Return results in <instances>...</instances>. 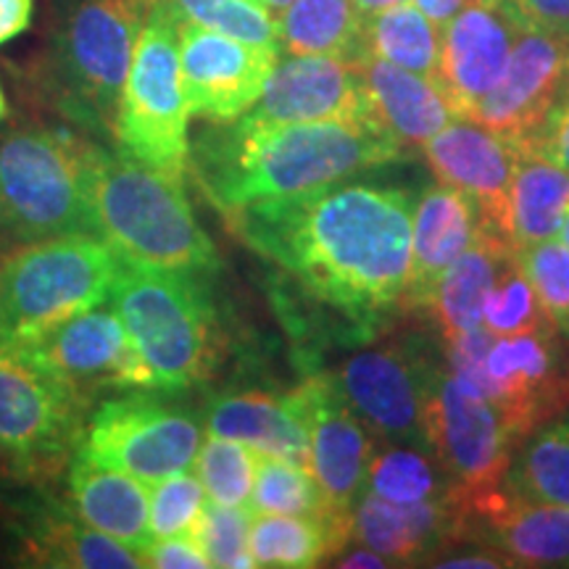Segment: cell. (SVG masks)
I'll return each mask as SVG.
<instances>
[{
	"label": "cell",
	"instance_id": "1",
	"mask_svg": "<svg viewBox=\"0 0 569 569\" xmlns=\"http://www.w3.org/2000/svg\"><path fill=\"white\" fill-rule=\"evenodd\" d=\"M415 201L403 188L343 180L227 219L315 301L353 322L359 336H372L407 303Z\"/></svg>",
	"mask_w": 569,
	"mask_h": 569
},
{
	"label": "cell",
	"instance_id": "2",
	"mask_svg": "<svg viewBox=\"0 0 569 569\" xmlns=\"http://www.w3.org/2000/svg\"><path fill=\"white\" fill-rule=\"evenodd\" d=\"M411 153L375 124L234 119L190 142V172L224 217L327 188Z\"/></svg>",
	"mask_w": 569,
	"mask_h": 569
},
{
	"label": "cell",
	"instance_id": "3",
	"mask_svg": "<svg viewBox=\"0 0 569 569\" xmlns=\"http://www.w3.org/2000/svg\"><path fill=\"white\" fill-rule=\"evenodd\" d=\"M92 230L127 264L209 274L217 248L198 222L182 180L119 148H96L90 177Z\"/></svg>",
	"mask_w": 569,
	"mask_h": 569
},
{
	"label": "cell",
	"instance_id": "4",
	"mask_svg": "<svg viewBox=\"0 0 569 569\" xmlns=\"http://www.w3.org/2000/svg\"><path fill=\"white\" fill-rule=\"evenodd\" d=\"M153 0H61L40 67L53 109L82 130L111 134L134 46Z\"/></svg>",
	"mask_w": 569,
	"mask_h": 569
},
{
	"label": "cell",
	"instance_id": "5",
	"mask_svg": "<svg viewBox=\"0 0 569 569\" xmlns=\"http://www.w3.org/2000/svg\"><path fill=\"white\" fill-rule=\"evenodd\" d=\"M111 306L138 348L151 390L196 388L222 365V327L196 274L122 261Z\"/></svg>",
	"mask_w": 569,
	"mask_h": 569
},
{
	"label": "cell",
	"instance_id": "6",
	"mask_svg": "<svg viewBox=\"0 0 569 569\" xmlns=\"http://www.w3.org/2000/svg\"><path fill=\"white\" fill-rule=\"evenodd\" d=\"M98 142L56 124L0 132V230L13 240L92 230L90 177Z\"/></svg>",
	"mask_w": 569,
	"mask_h": 569
},
{
	"label": "cell",
	"instance_id": "7",
	"mask_svg": "<svg viewBox=\"0 0 569 569\" xmlns=\"http://www.w3.org/2000/svg\"><path fill=\"white\" fill-rule=\"evenodd\" d=\"M119 256L101 234L67 232L32 240L0 264V309L11 346L111 301Z\"/></svg>",
	"mask_w": 569,
	"mask_h": 569
},
{
	"label": "cell",
	"instance_id": "8",
	"mask_svg": "<svg viewBox=\"0 0 569 569\" xmlns=\"http://www.w3.org/2000/svg\"><path fill=\"white\" fill-rule=\"evenodd\" d=\"M188 119L177 21L153 0L119 98L113 142L148 167L184 180L190 172Z\"/></svg>",
	"mask_w": 569,
	"mask_h": 569
},
{
	"label": "cell",
	"instance_id": "9",
	"mask_svg": "<svg viewBox=\"0 0 569 569\" xmlns=\"http://www.w3.org/2000/svg\"><path fill=\"white\" fill-rule=\"evenodd\" d=\"M88 396L21 346L0 351V467L48 478L69 467L88 422Z\"/></svg>",
	"mask_w": 569,
	"mask_h": 569
},
{
	"label": "cell",
	"instance_id": "10",
	"mask_svg": "<svg viewBox=\"0 0 569 569\" xmlns=\"http://www.w3.org/2000/svg\"><path fill=\"white\" fill-rule=\"evenodd\" d=\"M203 443L201 422L161 390H127L98 403L84 422L80 451L92 461L151 486L193 469Z\"/></svg>",
	"mask_w": 569,
	"mask_h": 569
},
{
	"label": "cell",
	"instance_id": "11",
	"mask_svg": "<svg viewBox=\"0 0 569 569\" xmlns=\"http://www.w3.org/2000/svg\"><path fill=\"white\" fill-rule=\"evenodd\" d=\"M440 375L443 367L422 340L409 338L353 353L336 372V382L377 443L430 451L425 419Z\"/></svg>",
	"mask_w": 569,
	"mask_h": 569
},
{
	"label": "cell",
	"instance_id": "12",
	"mask_svg": "<svg viewBox=\"0 0 569 569\" xmlns=\"http://www.w3.org/2000/svg\"><path fill=\"white\" fill-rule=\"evenodd\" d=\"M425 427L430 451L451 478L457 498L501 486L519 443L496 403L451 369L440 375Z\"/></svg>",
	"mask_w": 569,
	"mask_h": 569
},
{
	"label": "cell",
	"instance_id": "13",
	"mask_svg": "<svg viewBox=\"0 0 569 569\" xmlns=\"http://www.w3.org/2000/svg\"><path fill=\"white\" fill-rule=\"evenodd\" d=\"M461 380L496 403L517 443L569 409V367L557 332L496 336L482 367Z\"/></svg>",
	"mask_w": 569,
	"mask_h": 569
},
{
	"label": "cell",
	"instance_id": "14",
	"mask_svg": "<svg viewBox=\"0 0 569 569\" xmlns=\"http://www.w3.org/2000/svg\"><path fill=\"white\" fill-rule=\"evenodd\" d=\"M177 46L188 113L213 124L246 117L280 59L274 48L253 46L188 21H177Z\"/></svg>",
	"mask_w": 569,
	"mask_h": 569
},
{
	"label": "cell",
	"instance_id": "15",
	"mask_svg": "<svg viewBox=\"0 0 569 569\" xmlns=\"http://www.w3.org/2000/svg\"><path fill=\"white\" fill-rule=\"evenodd\" d=\"M309 436V469L338 515H353L367 490V475L377 451L369 427L340 393L336 375L317 372L293 390Z\"/></svg>",
	"mask_w": 569,
	"mask_h": 569
},
{
	"label": "cell",
	"instance_id": "16",
	"mask_svg": "<svg viewBox=\"0 0 569 569\" xmlns=\"http://www.w3.org/2000/svg\"><path fill=\"white\" fill-rule=\"evenodd\" d=\"M82 396L96 390H151V377L113 306H92L21 343Z\"/></svg>",
	"mask_w": 569,
	"mask_h": 569
},
{
	"label": "cell",
	"instance_id": "17",
	"mask_svg": "<svg viewBox=\"0 0 569 569\" xmlns=\"http://www.w3.org/2000/svg\"><path fill=\"white\" fill-rule=\"evenodd\" d=\"M243 119L264 124L359 122L375 124L361 61L280 53L267 88Z\"/></svg>",
	"mask_w": 569,
	"mask_h": 569
},
{
	"label": "cell",
	"instance_id": "18",
	"mask_svg": "<svg viewBox=\"0 0 569 569\" xmlns=\"http://www.w3.org/2000/svg\"><path fill=\"white\" fill-rule=\"evenodd\" d=\"M438 182L451 184L478 209L480 224L511 243V182L517 151L488 127L457 117L422 146Z\"/></svg>",
	"mask_w": 569,
	"mask_h": 569
},
{
	"label": "cell",
	"instance_id": "19",
	"mask_svg": "<svg viewBox=\"0 0 569 569\" xmlns=\"http://www.w3.org/2000/svg\"><path fill=\"white\" fill-rule=\"evenodd\" d=\"M519 32L501 0H467L440 27L438 84L457 117H467L501 82Z\"/></svg>",
	"mask_w": 569,
	"mask_h": 569
},
{
	"label": "cell",
	"instance_id": "20",
	"mask_svg": "<svg viewBox=\"0 0 569 569\" xmlns=\"http://www.w3.org/2000/svg\"><path fill=\"white\" fill-rule=\"evenodd\" d=\"M567 88V42L522 30L501 82L467 113L511 148L549 117Z\"/></svg>",
	"mask_w": 569,
	"mask_h": 569
},
{
	"label": "cell",
	"instance_id": "21",
	"mask_svg": "<svg viewBox=\"0 0 569 569\" xmlns=\"http://www.w3.org/2000/svg\"><path fill=\"white\" fill-rule=\"evenodd\" d=\"M457 501L465 540L493 546L517 567H569V507L530 501L503 482Z\"/></svg>",
	"mask_w": 569,
	"mask_h": 569
},
{
	"label": "cell",
	"instance_id": "22",
	"mask_svg": "<svg viewBox=\"0 0 569 569\" xmlns=\"http://www.w3.org/2000/svg\"><path fill=\"white\" fill-rule=\"evenodd\" d=\"M351 538L380 553L390 567L432 565L465 540V522L457 498L393 503L365 490L353 507Z\"/></svg>",
	"mask_w": 569,
	"mask_h": 569
},
{
	"label": "cell",
	"instance_id": "23",
	"mask_svg": "<svg viewBox=\"0 0 569 569\" xmlns=\"http://www.w3.org/2000/svg\"><path fill=\"white\" fill-rule=\"evenodd\" d=\"M478 230V209L451 184H430L417 196L411 213V272L403 306L427 309L440 274L475 243Z\"/></svg>",
	"mask_w": 569,
	"mask_h": 569
},
{
	"label": "cell",
	"instance_id": "24",
	"mask_svg": "<svg viewBox=\"0 0 569 569\" xmlns=\"http://www.w3.org/2000/svg\"><path fill=\"white\" fill-rule=\"evenodd\" d=\"M69 507L92 530L130 546L140 557L151 546V501L146 482L92 461L77 448L67 475Z\"/></svg>",
	"mask_w": 569,
	"mask_h": 569
},
{
	"label": "cell",
	"instance_id": "25",
	"mask_svg": "<svg viewBox=\"0 0 569 569\" xmlns=\"http://www.w3.org/2000/svg\"><path fill=\"white\" fill-rule=\"evenodd\" d=\"M361 74H365L375 122L407 151H415V148L422 151L432 134H438L451 119H457L451 103L432 77L401 69L390 61L375 59V56H367L361 61Z\"/></svg>",
	"mask_w": 569,
	"mask_h": 569
},
{
	"label": "cell",
	"instance_id": "26",
	"mask_svg": "<svg viewBox=\"0 0 569 569\" xmlns=\"http://www.w3.org/2000/svg\"><path fill=\"white\" fill-rule=\"evenodd\" d=\"M203 419L211 436L243 440L256 451L277 453L309 467V436L293 393L243 390L213 396Z\"/></svg>",
	"mask_w": 569,
	"mask_h": 569
},
{
	"label": "cell",
	"instance_id": "27",
	"mask_svg": "<svg viewBox=\"0 0 569 569\" xmlns=\"http://www.w3.org/2000/svg\"><path fill=\"white\" fill-rule=\"evenodd\" d=\"M24 557L40 567L63 569H138L146 561L130 546L106 532L92 530L71 507H48L30 511L19 530Z\"/></svg>",
	"mask_w": 569,
	"mask_h": 569
},
{
	"label": "cell",
	"instance_id": "28",
	"mask_svg": "<svg viewBox=\"0 0 569 569\" xmlns=\"http://www.w3.org/2000/svg\"><path fill=\"white\" fill-rule=\"evenodd\" d=\"M517 251L480 224L478 238L440 274L425 311L436 317L443 338L482 327V309L501 269Z\"/></svg>",
	"mask_w": 569,
	"mask_h": 569
},
{
	"label": "cell",
	"instance_id": "29",
	"mask_svg": "<svg viewBox=\"0 0 569 569\" xmlns=\"http://www.w3.org/2000/svg\"><path fill=\"white\" fill-rule=\"evenodd\" d=\"M280 53L367 59V19L353 0H293L280 13Z\"/></svg>",
	"mask_w": 569,
	"mask_h": 569
},
{
	"label": "cell",
	"instance_id": "30",
	"mask_svg": "<svg viewBox=\"0 0 569 569\" xmlns=\"http://www.w3.org/2000/svg\"><path fill=\"white\" fill-rule=\"evenodd\" d=\"M569 213V172L538 156L517 153L511 182V243L515 251L559 240Z\"/></svg>",
	"mask_w": 569,
	"mask_h": 569
},
{
	"label": "cell",
	"instance_id": "31",
	"mask_svg": "<svg viewBox=\"0 0 569 569\" xmlns=\"http://www.w3.org/2000/svg\"><path fill=\"white\" fill-rule=\"evenodd\" d=\"M251 511L253 515H293L322 519V522L330 525L343 546H348L353 532V515H338L330 507L311 469L288 457H277V453L259 451Z\"/></svg>",
	"mask_w": 569,
	"mask_h": 569
},
{
	"label": "cell",
	"instance_id": "32",
	"mask_svg": "<svg viewBox=\"0 0 569 569\" xmlns=\"http://www.w3.org/2000/svg\"><path fill=\"white\" fill-rule=\"evenodd\" d=\"M503 486L530 501L569 507V409L538 425L515 448Z\"/></svg>",
	"mask_w": 569,
	"mask_h": 569
},
{
	"label": "cell",
	"instance_id": "33",
	"mask_svg": "<svg viewBox=\"0 0 569 569\" xmlns=\"http://www.w3.org/2000/svg\"><path fill=\"white\" fill-rule=\"evenodd\" d=\"M253 567L309 569L336 559L346 546L322 519L293 515H253L248 532Z\"/></svg>",
	"mask_w": 569,
	"mask_h": 569
},
{
	"label": "cell",
	"instance_id": "34",
	"mask_svg": "<svg viewBox=\"0 0 569 569\" xmlns=\"http://www.w3.org/2000/svg\"><path fill=\"white\" fill-rule=\"evenodd\" d=\"M367 53L438 82L440 27L411 0L367 19Z\"/></svg>",
	"mask_w": 569,
	"mask_h": 569
},
{
	"label": "cell",
	"instance_id": "35",
	"mask_svg": "<svg viewBox=\"0 0 569 569\" xmlns=\"http://www.w3.org/2000/svg\"><path fill=\"white\" fill-rule=\"evenodd\" d=\"M367 490L393 503L457 498V488L446 469L440 467L436 453L398 443H382V451H375L367 475Z\"/></svg>",
	"mask_w": 569,
	"mask_h": 569
},
{
	"label": "cell",
	"instance_id": "36",
	"mask_svg": "<svg viewBox=\"0 0 569 569\" xmlns=\"http://www.w3.org/2000/svg\"><path fill=\"white\" fill-rule=\"evenodd\" d=\"M174 21L280 51V21L264 0H156Z\"/></svg>",
	"mask_w": 569,
	"mask_h": 569
},
{
	"label": "cell",
	"instance_id": "37",
	"mask_svg": "<svg viewBox=\"0 0 569 569\" xmlns=\"http://www.w3.org/2000/svg\"><path fill=\"white\" fill-rule=\"evenodd\" d=\"M256 465H259V451L253 446L209 432L198 448L193 472L209 501L251 511Z\"/></svg>",
	"mask_w": 569,
	"mask_h": 569
},
{
	"label": "cell",
	"instance_id": "38",
	"mask_svg": "<svg viewBox=\"0 0 569 569\" xmlns=\"http://www.w3.org/2000/svg\"><path fill=\"white\" fill-rule=\"evenodd\" d=\"M482 325L493 336H522V332H557L546 317L528 274L519 267L517 256L501 269L486 298Z\"/></svg>",
	"mask_w": 569,
	"mask_h": 569
},
{
	"label": "cell",
	"instance_id": "39",
	"mask_svg": "<svg viewBox=\"0 0 569 569\" xmlns=\"http://www.w3.org/2000/svg\"><path fill=\"white\" fill-rule=\"evenodd\" d=\"M517 261L536 290L546 317L557 332L569 338V251L561 240L519 248Z\"/></svg>",
	"mask_w": 569,
	"mask_h": 569
},
{
	"label": "cell",
	"instance_id": "40",
	"mask_svg": "<svg viewBox=\"0 0 569 569\" xmlns=\"http://www.w3.org/2000/svg\"><path fill=\"white\" fill-rule=\"evenodd\" d=\"M148 501H151L153 538H169L193 536L209 498H206V490L193 469H182V472L151 482Z\"/></svg>",
	"mask_w": 569,
	"mask_h": 569
},
{
	"label": "cell",
	"instance_id": "41",
	"mask_svg": "<svg viewBox=\"0 0 569 569\" xmlns=\"http://www.w3.org/2000/svg\"><path fill=\"white\" fill-rule=\"evenodd\" d=\"M253 511L222 507V503L206 501L201 519L196 525V540L209 559V567L222 569H248L253 567L251 549H248V532H251Z\"/></svg>",
	"mask_w": 569,
	"mask_h": 569
},
{
	"label": "cell",
	"instance_id": "42",
	"mask_svg": "<svg viewBox=\"0 0 569 569\" xmlns=\"http://www.w3.org/2000/svg\"><path fill=\"white\" fill-rule=\"evenodd\" d=\"M517 153L538 156L569 172V88L553 103L549 117L515 146Z\"/></svg>",
	"mask_w": 569,
	"mask_h": 569
},
{
	"label": "cell",
	"instance_id": "43",
	"mask_svg": "<svg viewBox=\"0 0 569 569\" xmlns=\"http://www.w3.org/2000/svg\"><path fill=\"white\" fill-rule=\"evenodd\" d=\"M522 30L551 34L569 46V0H501Z\"/></svg>",
	"mask_w": 569,
	"mask_h": 569
},
{
	"label": "cell",
	"instance_id": "44",
	"mask_svg": "<svg viewBox=\"0 0 569 569\" xmlns=\"http://www.w3.org/2000/svg\"><path fill=\"white\" fill-rule=\"evenodd\" d=\"M146 567L156 569H206L209 559L198 543L196 536H169L153 538L146 553H142Z\"/></svg>",
	"mask_w": 569,
	"mask_h": 569
},
{
	"label": "cell",
	"instance_id": "45",
	"mask_svg": "<svg viewBox=\"0 0 569 569\" xmlns=\"http://www.w3.org/2000/svg\"><path fill=\"white\" fill-rule=\"evenodd\" d=\"M432 567H446V569H501V567H517L507 553L493 549V546H486V549H469V551H457V553H440V557L432 561Z\"/></svg>",
	"mask_w": 569,
	"mask_h": 569
},
{
	"label": "cell",
	"instance_id": "46",
	"mask_svg": "<svg viewBox=\"0 0 569 569\" xmlns=\"http://www.w3.org/2000/svg\"><path fill=\"white\" fill-rule=\"evenodd\" d=\"M34 0H0V46L30 27Z\"/></svg>",
	"mask_w": 569,
	"mask_h": 569
},
{
	"label": "cell",
	"instance_id": "47",
	"mask_svg": "<svg viewBox=\"0 0 569 569\" xmlns=\"http://www.w3.org/2000/svg\"><path fill=\"white\" fill-rule=\"evenodd\" d=\"M411 3H415L417 9H422L438 27H443L457 17V11L467 3V0H411Z\"/></svg>",
	"mask_w": 569,
	"mask_h": 569
},
{
	"label": "cell",
	"instance_id": "48",
	"mask_svg": "<svg viewBox=\"0 0 569 569\" xmlns=\"http://www.w3.org/2000/svg\"><path fill=\"white\" fill-rule=\"evenodd\" d=\"M336 565L338 567H346V569H353V567H390L386 559L380 557V553H375L372 549H367V546H359L356 551H340L336 557Z\"/></svg>",
	"mask_w": 569,
	"mask_h": 569
},
{
	"label": "cell",
	"instance_id": "49",
	"mask_svg": "<svg viewBox=\"0 0 569 569\" xmlns=\"http://www.w3.org/2000/svg\"><path fill=\"white\" fill-rule=\"evenodd\" d=\"M356 9L365 13V19L375 17V13L390 9V6H398V3H407V0H353Z\"/></svg>",
	"mask_w": 569,
	"mask_h": 569
},
{
	"label": "cell",
	"instance_id": "50",
	"mask_svg": "<svg viewBox=\"0 0 569 569\" xmlns=\"http://www.w3.org/2000/svg\"><path fill=\"white\" fill-rule=\"evenodd\" d=\"M9 346H11V336H9V327H6L3 309H0V351H6Z\"/></svg>",
	"mask_w": 569,
	"mask_h": 569
},
{
	"label": "cell",
	"instance_id": "51",
	"mask_svg": "<svg viewBox=\"0 0 569 569\" xmlns=\"http://www.w3.org/2000/svg\"><path fill=\"white\" fill-rule=\"evenodd\" d=\"M264 3H267V9L272 11L277 19H280V13H282L284 9H288V6L293 3V0H264Z\"/></svg>",
	"mask_w": 569,
	"mask_h": 569
},
{
	"label": "cell",
	"instance_id": "52",
	"mask_svg": "<svg viewBox=\"0 0 569 569\" xmlns=\"http://www.w3.org/2000/svg\"><path fill=\"white\" fill-rule=\"evenodd\" d=\"M559 240H561V246L567 248L569 251V213H567V219H565V224H561V232H559Z\"/></svg>",
	"mask_w": 569,
	"mask_h": 569
},
{
	"label": "cell",
	"instance_id": "53",
	"mask_svg": "<svg viewBox=\"0 0 569 569\" xmlns=\"http://www.w3.org/2000/svg\"><path fill=\"white\" fill-rule=\"evenodd\" d=\"M6 113H9V103H6L3 88H0V122H3V119H6Z\"/></svg>",
	"mask_w": 569,
	"mask_h": 569
},
{
	"label": "cell",
	"instance_id": "54",
	"mask_svg": "<svg viewBox=\"0 0 569 569\" xmlns=\"http://www.w3.org/2000/svg\"><path fill=\"white\" fill-rule=\"evenodd\" d=\"M567 88H569V46H567Z\"/></svg>",
	"mask_w": 569,
	"mask_h": 569
}]
</instances>
